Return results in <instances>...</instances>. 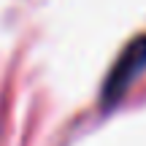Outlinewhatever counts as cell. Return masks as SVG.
<instances>
[{
  "label": "cell",
  "mask_w": 146,
  "mask_h": 146,
  "mask_svg": "<svg viewBox=\"0 0 146 146\" xmlns=\"http://www.w3.org/2000/svg\"><path fill=\"white\" fill-rule=\"evenodd\" d=\"M143 70H146V35H138L122 49L116 62L111 65L108 76L103 81V89H100V106L103 108L116 106Z\"/></svg>",
  "instance_id": "6da1fadb"
}]
</instances>
